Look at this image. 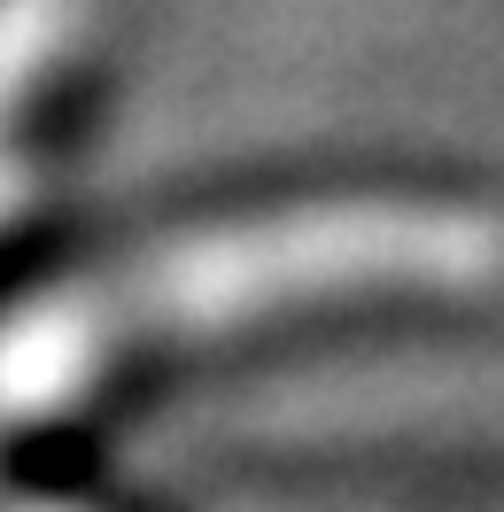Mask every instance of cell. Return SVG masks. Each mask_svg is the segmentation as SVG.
Listing matches in <instances>:
<instances>
[{"label":"cell","instance_id":"obj_1","mask_svg":"<svg viewBox=\"0 0 504 512\" xmlns=\"http://www.w3.org/2000/svg\"><path fill=\"white\" fill-rule=\"evenodd\" d=\"M504 264V233L481 210H435V202H326V210H280V218L202 225L148 249L132 272L101 280V303L117 334L156 326H241L295 303L373 288H466Z\"/></svg>","mask_w":504,"mask_h":512}]
</instances>
